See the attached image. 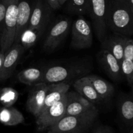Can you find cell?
Instances as JSON below:
<instances>
[{"label":"cell","mask_w":133,"mask_h":133,"mask_svg":"<svg viewBox=\"0 0 133 133\" xmlns=\"http://www.w3.org/2000/svg\"><path fill=\"white\" fill-rule=\"evenodd\" d=\"M106 22L113 33L132 36L133 13L125 0H109Z\"/></svg>","instance_id":"6da1fadb"},{"label":"cell","mask_w":133,"mask_h":133,"mask_svg":"<svg viewBox=\"0 0 133 133\" xmlns=\"http://www.w3.org/2000/svg\"><path fill=\"white\" fill-rule=\"evenodd\" d=\"M91 66L88 61H79L68 65H55L44 70L42 83L46 84L67 83L74 79L85 76L90 72Z\"/></svg>","instance_id":"7a4b0ae2"},{"label":"cell","mask_w":133,"mask_h":133,"mask_svg":"<svg viewBox=\"0 0 133 133\" xmlns=\"http://www.w3.org/2000/svg\"><path fill=\"white\" fill-rule=\"evenodd\" d=\"M98 116H64L48 130V133H86L92 127Z\"/></svg>","instance_id":"3957f363"},{"label":"cell","mask_w":133,"mask_h":133,"mask_svg":"<svg viewBox=\"0 0 133 133\" xmlns=\"http://www.w3.org/2000/svg\"><path fill=\"white\" fill-rule=\"evenodd\" d=\"M19 0H6V9L2 31L1 49L5 53L14 44Z\"/></svg>","instance_id":"277c9868"},{"label":"cell","mask_w":133,"mask_h":133,"mask_svg":"<svg viewBox=\"0 0 133 133\" xmlns=\"http://www.w3.org/2000/svg\"><path fill=\"white\" fill-rule=\"evenodd\" d=\"M93 30L83 16H78L71 27V48L75 49L89 48L93 44Z\"/></svg>","instance_id":"5b68a950"},{"label":"cell","mask_w":133,"mask_h":133,"mask_svg":"<svg viewBox=\"0 0 133 133\" xmlns=\"http://www.w3.org/2000/svg\"><path fill=\"white\" fill-rule=\"evenodd\" d=\"M109 0H90V13L97 38L102 42L107 35L106 16Z\"/></svg>","instance_id":"8992f818"},{"label":"cell","mask_w":133,"mask_h":133,"mask_svg":"<svg viewBox=\"0 0 133 133\" xmlns=\"http://www.w3.org/2000/svg\"><path fill=\"white\" fill-rule=\"evenodd\" d=\"M66 97L65 116L99 115L97 107L82 97L76 91H68L66 93Z\"/></svg>","instance_id":"52a82bcc"},{"label":"cell","mask_w":133,"mask_h":133,"mask_svg":"<svg viewBox=\"0 0 133 133\" xmlns=\"http://www.w3.org/2000/svg\"><path fill=\"white\" fill-rule=\"evenodd\" d=\"M66 94L60 101L41 112L36 118L37 130L40 132L48 131L51 127L63 118L66 114Z\"/></svg>","instance_id":"ba28073f"},{"label":"cell","mask_w":133,"mask_h":133,"mask_svg":"<svg viewBox=\"0 0 133 133\" xmlns=\"http://www.w3.org/2000/svg\"><path fill=\"white\" fill-rule=\"evenodd\" d=\"M70 25V22L68 18H62L55 22L44 42L43 48L44 51L52 52L57 49L67 36Z\"/></svg>","instance_id":"9c48e42d"},{"label":"cell","mask_w":133,"mask_h":133,"mask_svg":"<svg viewBox=\"0 0 133 133\" xmlns=\"http://www.w3.org/2000/svg\"><path fill=\"white\" fill-rule=\"evenodd\" d=\"M49 88V84L40 83L32 86L29 92L26 107L27 110L36 118L40 115L42 110Z\"/></svg>","instance_id":"30bf717a"},{"label":"cell","mask_w":133,"mask_h":133,"mask_svg":"<svg viewBox=\"0 0 133 133\" xmlns=\"http://www.w3.org/2000/svg\"><path fill=\"white\" fill-rule=\"evenodd\" d=\"M25 50L20 44H14L5 52L0 70V81L6 80L11 77Z\"/></svg>","instance_id":"8fae6325"},{"label":"cell","mask_w":133,"mask_h":133,"mask_svg":"<svg viewBox=\"0 0 133 133\" xmlns=\"http://www.w3.org/2000/svg\"><path fill=\"white\" fill-rule=\"evenodd\" d=\"M118 112L122 126L126 132L129 133L133 128V86L128 94H123L119 97Z\"/></svg>","instance_id":"7c38bea8"},{"label":"cell","mask_w":133,"mask_h":133,"mask_svg":"<svg viewBox=\"0 0 133 133\" xmlns=\"http://www.w3.org/2000/svg\"><path fill=\"white\" fill-rule=\"evenodd\" d=\"M51 7L44 0L34 3L28 27L45 29L51 16Z\"/></svg>","instance_id":"4fadbf2b"},{"label":"cell","mask_w":133,"mask_h":133,"mask_svg":"<svg viewBox=\"0 0 133 133\" xmlns=\"http://www.w3.org/2000/svg\"><path fill=\"white\" fill-rule=\"evenodd\" d=\"M97 57L101 68L112 80L116 81L121 80L122 77H123L121 64L110 52L106 49H101Z\"/></svg>","instance_id":"5bb4252c"},{"label":"cell","mask_w":133,"mask_h":133,"mask_svg":"<svg viewBox=\"0 0 133 133\" xmlns=\"http://www.w3.org/2000/svg\"><path fill=\"white\" fill-rule=\"evenodd\" d=\"M33 5L34 3H32L29 0H19L14 44H19V38L22 32L28 27Z\"/></svg>","instance_id":"9a60e30c"},{"label":"cell","mask_w":133,"mask_h":133,"mask_svg":"<svg viewBox=\"0 0 133 133\" xmlns=\"http://www.w3.org/2000/svg\"><path fill=\"white\" fill-rule=\"evenodd\" d=\"M127 36L113 33L107 36L101 42V48L110 52L121 63L124 57V48Z\"/></svg>","instance_id":"2e32d148"},{"label":"cell","mask_w":133,"mask_h":133,"mask_svg":"<svg viewBox=\"0 0 133 133\" xmlns=\"http://www.w3.org/2000/svg\"><path fill=\"white\" fill-rule=\"evenodd\" d=\"M87 75L76 79L74 83L75 90L94 105L101 103L103 99L97 93Z\"/></svg>","instance_id":"e0dca14e"},{"label":"cell","mask_w":133,"mask_h":133,"mask_svg":"<svg viewBox=\"0 0 133 133\" xmlns=\"http://www.w3.org/2000/svg\"><path fill=\"white\" fill-rule=\"evenodd\" d=\"M69 89L70 84L67 83L49 84V88L45 96L44 106L41 112L60 101L68 92Z\"/></svg>","instance_id":"ac0fdd59"},{"label":"cell","mask_w":133,"mask_h":133,"mask_svg":"<svg viewBox=\"0 0 133 133\" xmlns=\"http://www.w3.org/2000/svg\"><path fill=\"white\" fill-rule=\"evenodd\" d=\"M87 76L103 101L111 98L115 92L114 86L111 83L98 75H88Z\"/></svg>","instance_id":"d6986e66"},{"label":"cell","mask_w":133,"mask_h":133,"mask_svg":"<svg viewBox=\"0 0 133 133\" xmlns=\"http://www.w3.org/2000/svg\"><path fill=\"white\" fill-rule=\"evenodd\" d=\"M0 122L6 126H16L25 122V118L19 110L12 107L0 108Z\"/></svg>","instance_id":"ffe728a7"},{"label":"cell","mask_w":133,"mask_h":133,"mask_svg":"<svg viewBox=\"0 0 133 133\" xmlns=\"http://www.w3.org/2000/svg\"><path fill=\"white\" fill-rule=\"evenodd\" d=\"M44 69L29 68L19 72L17 75L18 81L22 84L32 86L42 83Z\"/></svg>","instance_id":"44dd1931"},{"label":"cell","mask_w":133,"mask_h":133,"mask_svg":"<svg viewBox=\"0 0 133 133\" xmlns=\"http://www.w3.org/2000/svg\"><path fill=\"white\" fill-rule=\"evenodd\" d=\"M44 30L45 29H44L27 27L22 32L19 38V44H20L25 49L31 48L37 42Z\"/></svg>","instance_id":"7402d4cb"},{"label":"cell","mask_w":133,"mask_h":133,"mask_svg":"<svg viewBox=\"0 0 133 133\" xmlns=\"http://www.w3.org/2000/svg\"><path fill=\"white\" fill-rule=\"evenodd\" d=\"M68 10L73 14L83 16L89 14L90 0H67Z\"/></svg>","instance_id":"603a6c76"},{"label":"cell","mask_w":133,"mask_h":133,"mask_svg":"<svg viewBox=\"0 0 133 133\" xmlns=\"http://www.w3.org/2000/svg\"><path fill=\"white\" fill-rule=\"evenodd\" d=\"M19 94L14 88L5 87L0 89V103L3 107H12L15 104Z\"/></svg>","instance_id":"cb8c5ba5"},{"label":"cell","mask_w":133,"mask_h":133,"mask_svg":"<svg viewBox=\"0 0 133 133\" xmlns=\"http://www.w3.org/2000/svg\"><path fill=\"white\" fill-rule=\"evenodd\" d=\"M123 76L131 87L133 86V61L123 58L120 63Z\"/></svg>","instance_id":"d4e9b609"},{"label":"cell","mask_w":133,"mask_h":133,"mask_svg":"<svg viewBox=\"0 0 133 133\" xmlns=\"http://www.w3.org/2000/svg\"><path fill=\"white\" fill-rule=\"evenodd\" d=\"M6 9V0H0V31L3 29L4 19Z\"/></svg>","instance_id":"484cf974"},{"label":"cell","mask_w":133,"mask_h":133,"mask_svg":"<svg viewBox=\"0 0 133 133\" xmlns=\"http://www.w3.org/2000/svg\"><path fill=\"white\" fill-rule=\"evenodd\" d=\"M92 133H116L112 128L110 126L104 125H99L96 127L94 129Z\"/></svg>","instance_id":"4316f807"},{"label":"cell","mask_w":133,"mask_h":133,"mask_svg":"<svg viewBox=\"0 0 133 133\" xmlns=\"http://www.w3.org/2000/svg\"><path fill=\"white\" fill-rule=\"evenodd\" d=\"M45 1L53 10H57L61 6L58 0H45Z\"/></svg>","instance_id":"83f0119b"},{"label":"cell","mask_w":133,"mask_h":133,"mask_svg":"<svg viewBox=\"0 0 133 133\" xmlns=\"http://www.w3.org/2000/svg\"><path fill=\"white\" fill-rule=\"evenodd\" d=\"M4 57H5V53L0 51V70H1V67H2L3 62L4 61Z\"/></svg>","instance_id":"f1b7e54d"},{"label":"cell","mask_w":133,"mask_h":133,"mask_svg":"<svg viewBox=\"0 0 133 133\" xmlns=\"http://www.w3.org/2000/svg\"><path fill=\"white\" fill-rule=\"evenodd\" d=\"M125 1L133 13V0H125Z\"/></svg>","instance_id":"f546056e"},{"label":"cell","mask_w":133,"mask_h":133,"mask_svg":"<svg viewBox=\"0 0 133 133\" xmlns=\"http://www.w3.org/2000/svg\"><path fill=\"white\" fill-rule=\"evenodd\" d=\"M58 1H59V3L61 5V6H62V5H63L67 1V0H58Z\"/></svg>","instance_id":"4dcf8cb0"},{"label":"cell","mask_w":133,"mask_h":133,"mask_svg":"<svg viewBox=\"0 0 133 133\" xmlns=\"http://www.w3.org/2000/svg\"><path fill=\"white\" fill-rule=\"evenodd\" d=\"M1 38H2V32L0 31V49H1Z\"/></svg>","instance_id":"1f68e13d"},{"label":"cell","mask_w":133,"mask_h":133,"mask_svg":"<svg viewBox=\"0 0 133 133\" xmlns=\"http://www.w3.org/2000/svg\"><path fill=\"white\" fill-rule=\"evenodd\" d=\"M129 133H133V128L131 130V131H130V132H129Z\"/></svg>","instance_id":"d6a6232c"},{"label":"cell","mask_w":133,"mask_h":133,"mask_svg":"<svg viewBox=\"0 0 133 133\" xmlns=\"http://www.w3.org/2000/svg\"><path fill=\"white\" fill-rule=\"evenodd\" d=\"M132 36H133V24H132Z\"/></svg>","instance_id":"836d02e7"}]
</instances>
